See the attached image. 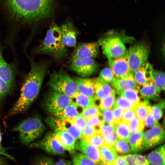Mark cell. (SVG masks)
I'll return each instance as SVG.
<instances>
[{"label": "cell", "mask_w": 165, "mask_h": 165, "mask_svg": "<svg viewBox=\"0 0 165 165\" xmlns=\"http://www.w3.org/2000/svg\"><path fill=\"white\" fill-rule=\"evenodd\" d=\"M149 165H156V164H150L149 163Z\"/></svg>", "instance_id": "cell-58"}, {"label": "cell", "mask_w": 165, "mask_h": 165, "mask_svg": "<svg viewBox=\"0 0 165 165\" xmlns=\"http://www.w3.org/2000/svg\"><path fill=\"white\" fill-rule=\"evenodd\" d=\"M53 159L48 157H44L37 160L33 165H54Z\"/></svg>", "instance_id": "cell-50"}, {"label": "cell", "mask_w": 165, "mask_h": 165, "mask_svg": "<svg viewBox=\"0 0 165 165\" xmlns=\"http://www.w3.org/2000/svg\"><path fill=\"white\" fill-rule=\"evenodd\" d=\"M99 52L98 43L96 42L84 43L79 44L73 53L72 60L94 58Z\"/></svg>", "instance_id": "cell-13"}, {"label": "cell", "mask_w": 165, "mask_h": 165, "mask_svg": "<svg viewBox=\"0 0 165 165\" xmlns=\"http://www.w3.org/2000/svg\"><path fill=\"white\" fill-rule=\"evenodd\" d=\"M6 162L3 158L0 155V165H6Z\"/></svg>", "instance_id": "cell-56"}, {"label": "cell", "mask_w": 165, "mask_h": 165, "mask_svg": "<svg viewBox=\"0 0 165 165\" xmlns=\"http://www.w3.org/2000/svg\"><path fill=\"white\" fill-rule=\"evenodd\" d=\"M165 107L164 100H161L158 104L151 107V113L157 121L160 119L163 116V110Z\"/></svg>", "instance_id": "cell-41"}, {"label": "cell", "mask_w": 165, "mask_h": 165, "mask_svg": "<svg viewBox=\"0 0 165 165\" xmlns=\"http://www.w3.org/2000/svg\"><path fill=\"white\" fill-rule=\"evenodd\" d=\"M5 48L4 39L0 35V110L6 98L16 87L18 65L16 58L11 62L5 60L3 55Z\"/></svg>", "instance_id": "cell-3"}, {"label": "cell", "mask_w": 165, "mask_h": 165, "mask_svg": "<svg viewBox=\"0 0 165 165\" xmlns=\"http://www.w3.org/2000/svg\"><path fill=\"white\" fill-rule=\"evenodd\" d=\"M2 135L1 132V130L0 129V149L4 150V151H6V149L4 147H3L2 145Z\"/></svg>", "instance_id": "cell-55"}, {"label": "cell", "mask_w": 165, "mask_h": 165, "mask_svg": "<svg viewBox=\"0 0 165 165\" xmlns=\"http://www.w3.org/2000/svg\"><path fill=\"white\" fill-rule=\"evenodd\" d=\"M53 0H5L10 14L23 24H31L47 17Z\"/></svg>", "instance_id": "cell-2"}, {"label": "cell", "mask_w": 165, "mask_h": 165, "mask_svg": "<svg viewBox=\"0 0 165 165\" xmlns=\"http://www.w3.org/2000/svg\"><path fill=\"white\" fill-rule=\"evenodd\" d=\"M54 165H73L72 161L62 158L54 163Z\"/></svg>", "instance_id": "cell-53"}, {"label": "cell", "mask_w": 165, "mask_h": 165, "mask_svg": "<svg viewBox=\"0 0 165 165\" xmlns=\"http://www.w3.org/2000/svg\"><path fill=\"white\" fill-rule=\"evenodd\" d=\"M150 164L165 165V145H162L150 152L147 156Z\"/></svg>", "instance_id": "cell-26"}, {"label": "cell", "mask_w": 165, "mask_h": 165, "mask_svg": "<svg viewBox=\"0 0 165 165\" xmlns=\"http://www.w3.org/2000/svg\"><path fill=\"white\" fill-rule=\"evenodd\" d=\"M129 165H149L147 159L144 156L138 154L122 155Z\"/></svg>", "instance_id": "cell-30"}, {"label": "cell", "mask_w": 165, "mask_h": 165, "mask_svg": "<svg viewBox=\"0 0 165 165\" xmlns=\"http://www.w3.org/2000/svg\"><path fill=\"white\" fill-rule=\"evenodd\" d=\"M47 85L52 89L72 98L78 92L74 80L63 71L54 72L51 74Z\"/></svg>", "instance_id": "cell-6"}, {"label": "cell", "mask_w": 165, "mask_h": 165, "mask_svg": "<svg viewBox=\"0 0 165 165\" xmlns=\"http://www.w3.org/2000/svg\"><path fill=\"white\" fill-rule=\"evenodd\" d=\"M103 54L110 61L126 55L127 50L120 38L117 36L107 37L99 40Z\"/></svg>", "instance_id": "cell-7"}, {"label": "cell", "mask_w": 165, "mask_h": 165, "mask_svg": "<svg viewBox=\"0 0 165 165\" xmlns=\"http://www.w3.org/2000/svg\"><path fill=\"white\" fill-rule=\"evenodd\" d=\"M83 139L88 143L99 148L105 145L103 137L100 132L96 133Z\"/></svg>", "instance_id": "cell-36"}, {"label": "cell", "mask_w": 165, "mask_h": 165, "mask_svg": "<svg viewBox=\"0 0 165 165\" xmlns=\"http://www.w3.org/2000/svg\"><path fill=\"white\" fill-rule=\"evenodd\" d=\"M29 147L42 149L52 155L62 156L65 153V150L54 133H47L41 140L31 143Z\"/></svg>", "instance_id": "cell-10"}, {"label": "cell", "mask_w": 165, "mask_h": 165, "mask_svg": "<svg viewBox=\"0 0 165 165\" xmlns=\"http://www.w3.org/2000/svg\"><path fill=\"white\" fill-rule=\"evenodd\" d=\"M131 133L143 131L144 128V123L135 116L129 123Z\"/></svg>", "instance_id": "cell-40"}, {"label": "cell", "mask_w": 165, "mask_h": 165, "mask_svg": "<svg viewBox=\"0 0 165 165\" xmlns=\"http://www.w3.org/2000/svg\"><path fill=\"white\" fill-rule=\"evenodd\" d=\"M45 129L40 116L35 114L21 121L13 130L19 133L21 143L27 145L40 138Z\"/></svg>", "instance_id": "cell-5"}, {"label": "cell", "mask_w": 165, "mask_h": 165, "mask_svg": "<svg viewBox=\"0 0 165 165\" xmlns=\"http://www.w3.org/2000/svg\"><path fill=\"white\" fill-rule=\"evenodd\" d=\"M92 80L95 94L94 100H100L115 91L109 83L99 77L94 78Z\"/></svg>", "instance_id": "cell-20"}, {"label": "cell", "mask_w": 165, "mask_h": 165, "mask_svg": "<svg viewBox=\"0 0 165 165\" xmlns=\"http://www.w3.org/2000/svg\"><path fill=\"white\" fill-rule=\"evenodd\" d=\"M111 83L119 95L124 90L132 89L138 90L139 87L135 80L133 74L131 73L122 77L115 78Z\"/></svg>", "instance_id": "cell-16"}, {"label": "cell", "mask_w": 165, "mask_h": 165, "mask_svg": "<svg viewBox=\"0 0 165 165\" xmlns=\"http://www.w3.org/2000/svg\"><path fill=\"white\" fill-rule=\"evenodd\" d=\"M139 93L138 89H130L122 91L119 95L136 105L140 102V97L138 95Z\"/></svg>", "instance_id": "cell-32"}, {"label": "cell", "mask_w": 165, "mask_h": 165, "mask_svg": "<svg viewBox=\"0 0 165 165\" xmlns=\"http://www.w3.org/2000/svg\"><path fill=\"white\" fill-rule=\"evenodd\" d=\"M136 115L134 109H125L122 117V120L129 123Z\"/></svg>", "instance_id": "cell-49"}, {"label": "cell", "mask_w": 165, "mask_h": 165, "mask_svg": "<svg viewBox=\"0 0 165 165\" xmlns=\"http://www.w3.org/2000/svg\"><path fill=\"white\" fill-rule=\"evenodd\" d=\"M149 54V50L142 44L135 45L131 47L125 55L130 72L133 74L147 61Z\"/></svg>", "instance_id": "cell-9"}, {"label": "cell", "mask_w": 165, "mask_h": 165, "mask_svg": "<svg viewBox=\"0 0 165 165\" xmlns=\"http://www.w3.org/2000/svg\"><path fill=\"white\" fill-rule=\"evenodd\" d=\"M71 68L81 77L87 78L95 73L98 65L93 58L72 60Z\"/></svg>", "instance_id": "cell-11"}, {"label": "cell", "mask_w": 165, "mask_h": 165, "mask_svg": "<svg viewBox=\"0 0 165 165\" xmlns=\"http://www.w3.org/2000/svg\"><path fill=\"white\" fill-rule=\"evenodd\" d=\"M54 133L65 150L68 151L72 155L75 153L76 142L75 138L64 130H60Z\"/></svg>", "instance_id": "cell-21"}, {"label": "cell", "mask_w": 165, "mask_h": 165, "mask_svg": "<svg viewBox=\"0 0 165 165\" xmlns=\"http://www.w3.org/2000/svg\"><path fill=\"white\" fill-rule=\"evenodd\" d=\"M136 106V105L132 104L125 98L120 96L116 98L113 107H118L123 108L124 109H134Z\"/></svg>", "instance_id": "cell-42"}, {"label": "cell", "mask_w": 165, "mask_h": 165, "mask_svg": "<svg viewBox=\"0 0 165 165\" xmlns=\"http://www.w3.org/2000/svg\"><path fill=\"white\" fill-rule=\"evenodd\" d=\"M24 54L29 62L30 70L24 76L20 96L7 117L24 112L29 108L38 95L46 72V62L36 61L33 55Z\"/></svg>", "instance_id": "cell-1"}, {"label": "cell", "mask_w": 165, "mask_h": 165, "mask_svg": "<svg viewBox=\"0 0 165 165\" xmlns=\"http://www.w3.org/2000/svg\"><path fill=\"white\" fill-rule=\"evenodd\" d=\"M165 73L161 71L153 70L152 81L161 90H165Z\"/></svg>", "instance_id": "cell-35"}, {"label": "cell", "mask_w": 165, "mask_h": 165, "mask_svg": "<svg viewBox=\"0 0 165 165\" xmlns=\"http://www.w3.org/2000/svg\"><path fill=\"white\" fill-rule=\"evenodd\" d=\"M86 120L87 126L94 128L100 132L101 126L104 122L101 115L88 118Z\"/></svg>", "instance_id": "cell-38"}, {"label": "cell", "mask_w": 165, "mask_h": 165, "mask_svg": "<svg viewBox=\"0 0 165 165\" xmlns=\"http://www.w3.org/2000/svg\"><path fill=\"white\" fill-rule=\"evenodd\" d=\"M75 148L94 161L102 165L99 148L88 143L82 139L76 142Z\"/></svg>", "instance_id": "cell-14"}, {"label": "cell", "mask_w": 165, "mask_h": 165, "mask_svg": "<svg viewBox=\"0 0 165 165\" xmlns=\"http://www.w3.org/2000/svg\"><path fill=\"white\" fill-rule=\"evenodd\" d=\"M108 62L115 78L122 77L131 73L125 56L108 61Z\"/></svg>", "instance_id": "cell-17"}, {"label": "cell", "mask_w": 165, "mask_h": 165, "mask_svg": "<svg viewBox=\"0 0 165 165\" xmlns=\"http://www.w3.org/2000/svg\"><path fill=\"white\" fill-rule=\"evenodd\" d=\"M144 134L145 133L141 131L133 133L130 134L128 142L131 152L137 153L145 149L144 142Z\"/></svg>", "instance_id": "cell-24"}, {"label": "cell", "mask_w": 165, "mask_h": 165, "mask_svg": "<svg viewBox=\"0 0 165 165\" xmlns=\"http://www.w3.org/2000/svg\"><path fill=\"white\" fill-rule=\"evenodd\" d=\"M81 108H82L72 102L62 111L53 115L55 117L59 119H74L81 114L83 110H80Z\"/></svg>", "instance_id": "cell-25"}, {"label": "cell", "mask_w": 165, "mask_h": 165, "mask_svg": "<svg viewBox=\"0 0 165 165\" xmlns=\"http://www.w3.org/2000/svg\"><path fill=\"white\" fill-rule=\"evenodd\" d=\"M81 114L86 119L101 115L100 109L95 104H93L83 109Z\"/></svg>", "instance_id": "cell-39"}, {"label": "cell", "mask_w": 165, "mask_h": 165, "mask_svg": "<svg viewBox=\"0 0 165 165\" xmlns=\"http://www.w3.org/2000/svg\"><path fill=\"white\" fill-rule=\"evenodd\" d=\"M100 158L102 165L113 163L118 155L113 147L104 145L99 148Z\"/></svg>", "instance_id": "cell-27"}, {"label": "cell", "mask_w": 165, "mask_h": 165, "mask_svg": "<svg viewBox=\"0 0 165 165\" xmlns=\"http://www.w3.org/2000/svg\"><path fill=\"white\" fill-rule=\"evenodd\" d=\"M72 102V98L52 89L46 96L43 105L46 111L54 114L62 111Z\"/></svg>", "instance_id": "cell-8"}, {"label": "cell", "mask_w": 165, "mask_h": 165, "mask_svg": "<svg viewBox=\"0 0 165 165\" xmlns=\"http://www.w3.org/2000/svg\"><path fill=\"white\" fill-rule=\"evenodd\" d=\"M70 119L82 130L85 129L87 126L86 119L81 114L75 118Z\"/></svg>", "instance_id": "cell-47"}, {"label": "cell", "mask_w": 165, "mask_h": 165, "mask_svg": "<svg viewBox=\"0 0 165 165\" xmlns=\"http://www.w3.org/2000/svg\"><path fill=\"white\" fill-rule=\"evenodd\" d=\"M112 109L116 124L122 120V117L125 109L118 107H113Z\"/></svg>", "instance_id": "cell-48"}, {"label": "cell", "mask_w": 165, "mask_h": 165, "mask_svg": "<svg viewBox=\"0 0 165 165\" xmlns=\"http://www.w3.org/2000/svg\"><path fill=\"white\" fill-rule=\"evenodd\" d=\"M74 80L79 93L94 100L95 94L92 79L77 77Z\"/></svg>", "instance_id": "cell-19"}, {"label": "cell", "mask_w": 165, "mask_h": 165, "mask_svg": "<svg viewBox=\"0 0 165 165\" xmlns=\"http://www.w3.org/2000/svg\"><path fill=\"white\" fill-rule=\"evenodd\" d=\"M31 54H45L55 59H62L67 55V50L62 42L60 27L52 26L47 31L43 41L31 50Z\"/></svg>", "instance_id": "cell-4"}, {"label": "cell", "mask_w": 165, "mask_h": 165, "mask_svg": "<svg viewBox=\"0 0 165 165\" xmlns=\"http://www.w3.org/2000/svg\"><path fill=\"white\" fill-rule=\"evenodd\" d=\"M113 163L116 165H129L122 155H118Z\"/></svg>", "instance_id": "cell-52"}, {"label": "cell", "mask_w": 165, "mask_h": 165, "mask_svg": "<svg viewBox=\"0 0 165 165\" xmlns=\"http://www.w3.org/2000/svg\"><path fill=\"white\" fill-rule=\"evenodd\" d=\"M99 77L108 83H112L115 78L113 72L110 68H106L101 70Z\"/></svg>", "instance_id": "cell-44"}, {"label": "cell", "mask_w": 165, "mask_h": 165, "mask_svg": "<svg viewBox=\"0 0 165 165\" xmlns=\"http://www.w3.org/2000/svg\"><path fill=\"white\" fill-rule=\"evenodd\" d=\"M138 90L141 96L145 99L157 101L160 99L161 90L152 81L139 86Z\"/></svg>", "instance_id": "cell-22"}, {"label": "cell", "mask_w": 165, "mask_h": 165, "mask_svg": "<svg viewBox=\"0 0 165 165\" xmlns=\"http://www.w3.org/2000/svg\"><path fill=\"white\" fill-rule=\"evenodd\" d=\"M62 40L66 47H73L76 46L77 31L70 22H66L60 27Z\"/></svg>", "instance_id": "cell-18"}, {"label": "cell", "mask_w": 165, "mask_h": 165, "mask_svg": "<svg viewBox=\"0 0 165 165\" xmlns=\"http://www.w3.org/2000/svg\"><path fill=\"white\" fill-rule=\"evenodd\" d=\"M0 155L5 156L12 160L14 159L13 157L7 153L6 151L0 149Z\"/></svg>", "instance_id": "cell-54"}, {"label": "cell", "mask_w": 165, "mask_h": 165, "mask_svg": "<svg viewBox=\"0 0 165 165\" xmlns=\"http://www.w3.org/2000/svg\"><path fill=\"white\" fill-rule=\"evenodd\" d=\"M100 132L104 139L110 137L115 133L114 125L103 122L101 126Z\"/></svg>", "instance_id": "cell-43"}, {"label": "cell", "mask_w": 165, "mask_h": 165, "mask_svg": "<svg viewBox=\"0 0 165 165\" xmlns=\"http://www.w3.org/2000/svg\"><path fill=\"white\" fill-rule=\"evenodd\" d=\"M116 91H114L108 96L100 100L98 107L100 110L111 109L114 107L115 101Z\"/></svg>", "instance_id": "cell-34"}, {"label": "cell", "mask_w": 165, "mask_h": 165, "mask_svg": "<svg viewBox=\"0 0 165 165\" xmlns=\"http://www.w3.org/2000/svg\"><path fill=\"white\" fill-rule=\"evenodd\" d=\"M82 131L84 136L83 138L89 137L99 132L94 128L87 126L85 129L82 130Z\"/></svg>", "instance_id": "cell-51"}, {"label": "cell", "mask_w": 165, "mask_h": 165, "mask_svg": "<svg viewBox=\"0 0 165 165\" xmlns=\"http://www.w3.org/2000/svg\"><path fill=\"white\" fill-rule=\"evenodd\" d=\"M144 124L148 127L152 128L159 124L157 121L154 118L151 113V108L148 111L145 119Z\"/></svg>", "instance_id": "cell-46"}, {"label": "cell", "mask_w": 165, "mask_h": 165, "mask_svg": "<svg viewBox=\"0 0 165 165\" xmlns=\"http://www.w3.org/2000/svg\"><path fill=\"white\" fill-rule=\"evenodd\" d=\"M113 148L117 153L122 154H127L131 151L129 143L119 139L116 142Z\"/></svg>", "instance_id": "cell-37"}, {"label": "cell", "mask_w": 165, "mask_h": 165, "mask_svg": "<svg viewBox=\"0 0 165 165\" xmlns=\"http://www.w3.org/2000/svg\"><path fill=\"white\" fill-rule=\"evenodd\" d=\"M116 165L115 164L113 163H111V164H108V165Z\"/></svg>", "instance_id": "cell-57"}, {"label": "cell", "mask_w": 165, "mask_h": 165, "mask_svg": "<svg viewBox=\"0 0 165 165\" xmlns=\"http://www.w3.org/2000/svg\"><path fill=\"white\" fill-rule=\"evenodd\" d=\"M59 130L67 131L76 139H81L84 136L82 130L69 119H59Z\"/></svg>", "instance_id": "cell-23"}, {"label": "cell", "mask_w": 165, "mask_h": 165, "mask_svg": "<svg viewBox=\"0 0 165 165\" xmlns=\"http://www.w3.org/2000/svg\"><path fill=\"white\" fill-rule=\"evenodd\" d=\"M149 103L148 100L145 99L137 105L134 109L136 116L144 123L148 111L151 108Z\"/></svg>", "instance_id": "cell-29"}, {"label": "cell", "mask_w": 165, "mask_h": 165, "mask_svg": "<svg viewBox=\"0 0 165 165\" xmlns=\"http://www.w3.org/2000/svg\"><path fill=\"white\" fill-rule=\"evenodd\" d=\"M75 101H73L78 106L84 109L90 106L94 103V99L82 94L78 92L73 98Z\"/></svg>", "instance_id": "cell-33"}, {"label": "cell", "mask_w": 165, "mask_h": 165, "mask_svg": "<svg viewBox=\"0 0 165 165\" xmlns=\"http://www.w3.org/2000/svg\"><path fill=\"white\" fill-rule=\"evenodd\" d=\"M73 165H101L90 159L81 153H75L72 155Z\"/></svg>", "instance_id": "cell-31"}, {"label": "cell", "mask_w": 165, "mask_h": 165, "mask_svg": "<svg viewBox=\"0 0 165 165\" xmlns=\"http://www.w3.org/2000/svg\"><path fill=\"white\" fill-rule=\"evenodd\" d=\"M114 126L115 132L118 139L128 142L131 134L129 123L121 120Z\"/></svg>", "instance_id": "cell-28"}, {"label": "cell", "mask_w": 165, "mask_h": 165, "mask_svg": "<svg viewBox=\"0 0 165 165\" xmlns=\"http://www.w3.org/2000/svg\"><path fill=\"white\" fill-rule=\"evenodd\" d=\"M153 68L152 65L146 61L133 74V76L136 83L141 86L152 81Z\"/></svg>", "instance_id": "cell-15"}, {"label": "cell", "mask_w": 165, "mask_h": 165, "mask_svg": "<svg viewBox=\"0 0 165 165\" xmlns=\"http://www.w3.org/2000/svg\"><path fill=\"white\" fill-rule=\"evenodd\" d=\"M165 139V132L160 125L155 126L145 133L144 137L145 148L150 149L163 143Z\"/></svg>", "instance_id": "cell-12"}, {"label": "cell", "mask_w": 165, "mask_h": 165, "mask_svg": "<svg viewBox=\"0 0 165 165\" xmlns=\"http://www.w3.org/2000/svg\"><path fill=\"white\" fill-rule=\"evenodd\" d=\"M104 122L115 125L112 110L111 109L100 110Z\"/></svg>", "instance_id": "cell-45"}]
</instances>
